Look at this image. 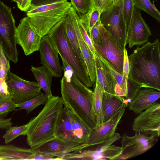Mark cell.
I'll return each mask as SVG.
<instances>
[{"label":"cell","instance_id":"cell-1","mask_svg":"<svg viewBox=\"0 0 160 160\" xmlns=\"http://www.w3.org/2000/svg\"><path fill=\"white\" fill-rule=\"evenodd\" d=\"M63 76L61 80V98L68 108L90 129L97 122L93 106V91L83 84L72 68L62 57Z\"/></svg>","mask_w":160,"mask_h":160},{"label":"cell","instance_id":"cell-2","mask_svg":"<svg viewBox=\"0 0 160 160\" xmlns=\"http://www.w3.org/2000/svg\"><path fill=\"white\" fill-rule=\"evenodd\" d=\"M128 78L141 88L160 91V43L158 38L137 47L128 56Z\"/></svg>","mask_w":160,"mask_h":160},{"label":"cell","instance_id":"cell-3","mask_svg":"<svg viewBox=\"0 0 160 160\" xmlns=\"http://www.w3.org/2000/svg\"><path fill=\"white\" fill-rule=\"evenodd\" d=\"M63 104L61 98L52 96L48 100L38 115L27 123L23 135L31 148L37 147L52 140L62 116Z\"/></svg>","mask_w":160,"mask_h":160},{"label":"cell","instance_id":"cell-4","mask_svg":"<svg viewBox=\"0 0 160 160\" xmlns=\"http://www.w3.org/2000/svg\"><path fill=\"white\" fill-rule=\"evenodd\" d=\"M47 35L57 50L72 68L78 79L88 88L92 86L86 65L74 51L67 37L63 19L54 25Z\"/></svg>","mask_w":160,"mask_h":160},{"label":"cell","instance_id":"cell-5","mask_svg":"<svg viewBox=\"0 0 160 160\" xmlns=\"http://www.w3.org/2000/svg\"><path fill=\"white\" fill-rule=\"evenodd\" d=\"M71 6L67 0L38 6H31L27 11V17L42 37L62 19Z\"/></svg>","mask_w":160,"mask_h":160},{"label":"cell","instance_id":"cell-6","mask_svg":"<svg viewBox=\"0 0 160 160\" xmlns=\"http://www.w3.org/2000/svg\"><path fill=\"white\" fill-rule=\"evenodd\" d=\"M16 36L17 28L11 9L0 1V43L7 58L15 63L18 61Z\"/></svg>","mask_w":160,"mask_h":160},{"label":"cell","instance_id":"cell-7","mask_svg":"<svg viewBox=\"0 0 160 160\" xmlns=\"http://www.w3.org/2000/svg\"><path fill=\"white\" fill-rule=\"evenodd\" d=\"M91 130L76 115L64 106L55 136L68 141L86 144Z\"/></svg>","mask_w":160,"mask_h":160},{"label":"cell","instance_id":"cell-8","mask_svg":"<svg viewBox=\"0 0 160 160\" xmlns=\"http://www.w3.org/2000/svg\"><path fill=\"white\" fill-rule=\"evenodd\" d=\"M127 107L124 103L110 119L91 130L86 148L112 145L120 140L121 136L115 131Z\"/></svg>","mask_w":160,"mask_h":160},{"label":"cell","instance_id":"cell-9","mask_svg":"<svg viewBox=\"0 0 160 160\" xmlns=\"http://www.w3.org/2000/svg\"><path fill=\"white\" fill-rule=\"evenodd\" d=\"M123 0H119L100 16L101 24L122 50L125 48L126 29L122 13Z\"/></svg>","mask_w":160,"mask_h":160},{"label":"cell","instance_id":"cell-10","mask_svg":"<svg viewBox=\"0 0 160 160\" xmlns=\"http://www.w3.org/2000/svg\"><path fill=\"white\" fill-rule=\"evenodd\" d=\"M97 42L93 44L95 52L118 72L122 75L124 51L100 24Z\"/></svg>","mask_w":160,"mask_h":160},{"label":"cell","instance_id":"cell-11","mask_svg":"<svg viewBox=\"0 0 160 160\" xmlns=\"http://www.w3.org/2000/svg\"><path fill=\"white\" fill-rule=\"evenodd\" d=\"M6 82L12 99L16 104L28 101L39 95L41 89L37 82L25 80L9 72Z\"/></svg>","mask_w":160,"mask_h":160},{"label":"cell","instance_id":"cell-12","mask_svg":"<svg viewBox=\"0 0 160 160\" xmlns=\"http://www.w3.org/2000/svg\"><path fill=\"white\" fill-rule=\"evenodd\" d=\"M121 138V152L116 160L130 159L146 152L153 147L157 139L154 136L138 132L132 136L124 134Z\"/></svg>","mask_w":160,"mask_h":160},{"label":"cell","instance_id":"cell-13","mask_svg":"<svg viewBox=\"0 0 160 160\" xmlns=\"http://www.w3.org/2000/svg\"><path fill=\"white\" fill-rule=\"evenodd\" d=\"M135 132L159 138L160 135V104L156 102L136 118L132 124Z\"/></svg>","mask_w":160,"mask_h":160},{"label":"cell","instance_id":"cell-14","mask_svg":"<svg viewBox=\"0 0 160 160\" xmlns=\"http://www.w3.org/2000/svg\"><path fill=\"white\" fill-rule=\"evenodd\" d=\"M42 37L38 33L28 17L22 19L17 28V43L26 56L39 50Z\"/></svg>","mask_w":160,"mask_h":160},{"label":"cell","instance_id":"cell-15","mask_svg":"<svg viewBox=\"0 0 160 160\" xmlns=\"http://www.w3.org/2000/svg\"><path fill=\"white\" fill-rule=\"evenodd\" d=\"M151 35L149 28L142 18L141 10L134 6L129 27L126 32V43L131 48L147 42Z\"/></svg>","mask_w":160,"mask_h":160},{"label":"cell","instance_id":"cell-16","mask_svg":"<svg viewBox=\"0 0 160 160\" xmlns=\"http://www.w3.org/2000/svg\"><path fill=\"white\" fill-rule=\"evenodd\" d=\"M121 147L114 145L96 148H88L68 153L60 160H114L120 155Z\"/></svg>","mask_w":160,"mask_h":160},{"label":"cell","instance_id":"cell-17","mask_svg":"<svg viewBox=\"0 0 160 160\" xmlns=\"http://www.w3.org/2000/svg\"><path fill=\"white\" fill-rule=\"evenodd\" d=\"M87 148L85 143L68 141L55 137L40 146L32 148L40 153L56 157L55 160H58L59 158L68 153Z\"/></svg>","mask_w":160,"mask_h":160},{"label":"cell","instance_id":"cell-18","mask_svg":"<svg viewBox=\"0 0 160 160\" xmlns=\"http://www.w3.org/2000/svg\"><path fill=\"white\" fill-rule=\"evenodd\" d=\"M38 51L40 63L48 69L53 76L61 77L62 68L59 62L58 53L47 34L42 37Z\"/></svg>","mask_w":160,"mask_h":160},{"label":"cell","instance_id":"cell-19","mask_svg":"<svg viewBox=\"0 0 160 160\" xmlns=\"http://www.w3.org/2000/svg\"><path fill=\"white\" fill-rule=\"evenodd\" d=\"M67 12L75 31L82 55L85 63L90 79L93 84L96 82V79L94 56L82 38L78 23V19L79 17L76 11L71 6Z\"/></svg>","mask_w":160,"mask_h":160},{"label":"cell","instance_id":"cell-20","mask_svg":"<svg viewBox=\"0 0 160 160\" xmlns=\"http://www.w3.org/2000/svg\"><path fill=\"white\" fill-rule=\"evenodd\" d=\"M160 97V91L150 88H141L128 103L129 110L139 114L156 102Z\"/></svg>","mask_w":160,"mask_h":160},{"label":"cell","instance_id":"cell-21","mask_svg":"<svg viewBox=\"0 0 160 160\" xmlns=\"http://www.w3.org/2000/svg\"><path fill=\"white\" fill-rule=\"evenodd\" d=\"M96 82L103 92V94L111 96H117L115 87L117 83L112 73L107 67L95 54Z\"/></svg>","mask_w":160,"mask_h":160},{"label":"cell","instance_id":"cell-22","mask_svg":"<svg viewBox=\"0 0 160 160\" xmlns=\"http://www.w3.org/2000/svg\"><path fill=\"white\" fill-rule=\"evenodd\" d=\"M33 153L32 148H25L11 144L0 145V158L1 160H29Z\"/></svg>","mask_w":160,"mask_h":160},{"label":"cell","instance_id":"cell-23","mask_svg":"<svg viewBox=\"0 0 160 160\" xmlns=\"http://www.w3.org/2000/svg\"><path fill=\"white\" fill-rule=\"evenodd\" d=\"M125 103V99L118 96L103 93L102 107V123L110 119Z\"/></svg>","mask_w":160,"mask_h":160},{"label":"cell","instance_id":"cell-24","mask_svg":"<svg viewBox=\"0 0 160 160\" xmlns=\"http://www.w3.org/2000/svg\"><path fill=\"white\" fill-rule=\"evenodd\" d=\"M31 70L41 89L48 98L52 96L51 90L53 75L46 68L42 65L36 67L31 66Z\"/></svg>","mask_w":160,"mask_h":160},{"label":"cell","instance_id":"cell-25","mask_svg":"<svg viewBox=\"0 0 160 160\" xmlns=\"http://www.w3.org/2000/svg\"><path fill=\"white\" fill-rule=\"evenodd\" d=\"M10 71L9 60L4 55L0 43V95L3 98L12 99L6 82Z\"/></svg>","mask_w":160,"mask_h":160},{"label":"cell","instance_id":"cell-26","mask_svg":"<svg viewBox=\"0 0 160 160\" xmlns=\"http://www.w3.org/2000/svg\"><path fill=\"white\" fill-rule=\"evenodd\" d=\"M62 19L64 23L66 34L72 47L82 63L86 65L82 54L75 31L71 22L67 12Z\"/></svg>","mask_w":160,"mask_h":160},{"label":"cell","instance_id":"cell-27","mask_svg":"<svg viewBox=\"0 0 160 160\" xmlns=\"http://www.w3.org/2000/svg\"><path fill=\"white\" fill-rule=\"evenodd\" d=\"M123 51L124 61L122 82L119 86L115 87V92L117 96L124 98L128 93L129 63L127 52L126 48Z\"/></svg>","mask_w":160,"mask_h":160},{"label":"cell","instance_id":"cell-28","mask_svg":"<svg viewBox=\"0 0 160 160\" xmlns=\"http://www.w3.org/2000/svg\"><path fill=\"white\" fill-rule=\"evenodd\" d=\"M93 93V106L98 126L102 123V107L103 92L96 82Z\"/></svg>","mask_w":160,"mask_h":160},{"label":"cell","instance_id":"cell-29","mask_svg":"<svg viewBox=\"0 0 160 160\" xmlns=\"http://www.w3.org/2000/svg\"><path fill=\"white\" fill-rule=\"evenodd\" d=\"M101 14L98 10L91 9H89L86 14L78 16L80 21L89 35L92 27L100 19Z\"/></svg>","mask_w":160,"mask_h":160},{"label":"cell","instance_id":"cell-30","mask_svg":"<svg viewBox=\"0 0 160 160\" xmlns=\"http://www.w3.org/2000/svg\"><path fill=\"white\" fill-rule=\"evenodd\" d=\"M134 5L139 10H142L160 22V13L154 3L150 0H132Z\"/></svg>","mask_w":160,"mask_h":160},{"label":"cell","instance_id":"cell-31","mask_svg":"<svg viewBox=\"0 0 160 160\" xmlns=\"http://www.w3.org/2000/svg\"><path fill=\"white\" fill-rule=\"evenodd\" d=\"M48 97L45 93L41 92L36 97L23 103L16 104L18 110H25L27 114L29 113L38 106L44 105Z\"/></svg>","mask_w":160,"mask_h":160},{"label":"cell","instance_id":"cell-32","mask_svg":"<svg viewBox=\"0 0 160 160\" xmlns=\"http://www.w3.org/2000/svg\"><path fill=\"white\" fill-rule=\"evenodd\" d=\"M27 128V124L19 126H10L7 129L5 133L2 136L5 143H8L18 136L23 135Z\"/></svg>","mask_w":160,"mask_h":160},{"label":"cell","instance_id":"cell-33","mask_svg":"<svg viewBox=\"0 0 160 160\" xmlns=\"http://www.w3.org/2000/svg\"><path fill=\"white\" fill-rule=\"evenodd\" d=\"M122 13L125 25L126 33L131 21L134 5L132 0H123Z\"/></svg>","mask_w":160,"mask_h":160},{"label":"cell","instance_id":"cell-34","mask_svg":"<svg viewBox=\"0 0 160 160\" xmlns=\"http://www.w3.org/2000/svg\"><path fill=\"white\" fill-rule=\"evenodd\" d=\"M17 104L11 98H2L0 95V118H4L9 113L15 110Z\"/></svg>","mask_w":160,"mask_h":160},{"label":"cell","instance_id":"cell-35","mask_svg":"<svg viewBox=\"0 0 160 160\" xmlns=\"http://www.w3.org/2000/svg\"><path fill=\"white\" fill-rule=\"evenodd\" d=\"M72 6L79 17L86 14L88 12L90 6V0H70Z\"/></svg>","mask_w":160,"mask_h":160},{"label":"cell","instance_id":"cell-36","mask_svg":"<svg viewBox=\"0 0 160 160\" xmlns=\"http://www.w3.org/2000/svg\"><path fill=\"white\" fill-rule=\"evenodd\" d=\"M113 4V0H90L89 9H97L101 13L111 7Z\"/></svg>","mask_w":160,"mask_h":160},{"label":"cell","instance_id":"cell-37","mask_svg":"<svg viewBox=\"0 0 160 160\" xmlns=\"http://www.w3.org/2000/svg\"><path fill=\"white\" fill-rule=\"evenodd\" d=\"M78 21L80 32L82 38L94 56H95V51L92 41L84 26L80 21L79 17L78 18Z\"/></svg>","mask_w":160,"mask_h":160},{"label":"cell","instance_id":"cell-38","mask_svg":"<svg viewBox=\"0 0 160 160\" xmlns=\"http://www.w3.org/2000/svg\"><path fill=\"white\" fill-rule=\"evenodd\" d=\"M95 54L107 67L114 76L117 83L115 87L119 86L121 84L122 82V75L120 74L117 72L106 60L100 56L96 52H95Z\"/></svg>","mask_w":160,"mask_h":160},{"label":"cell","instance_id":"cell-39","mask_svg":"<svg viewBox=\"0 0 160 160\" xmlns=\"http://www.w3.org/2000/svg\"><path fill=\"white\" fill-rule=\"evenodd\" d=\"M33 153L29 159V160H55L56 157H53L47 154L40 153L32 148Z\"/></svg>","mask_w":160,"mask_h":160},{"label":"cell","instance_id":"cell-40","mask_svg":"<svg viewBox=\"0 0 160 160\" xmlns=\"http://www.w3.org/2000/svg\"><path fill=\"white\" fill-rule=\"evenodd\" d=\"M100 23V19L92 27L89 34L93 44L96 43L98 39L99 35V27Z\"/></svg>","mask_w":160,"mask_h":160},{"label":"cell","instance_id":"cell-41","mask_svg":"<svg viewBox=\"0 0 160 160\" xmlns=\"http://www.w3.org/2000/svg\"><path fill=\"white\" fill-rule=\"evenodd\" d=\"M64 0H32L31 6H38L62 1Z\"/></svg>","mask_w":160,"mask_h":160},{"label":"cell","instance_id":"cell-42","mask_svg":"<svg viewBox=\"0 0 160 160\" xmlns=\"http://www.w3.org/2000/svg\"><path fill=\"white\" fill-rule=\"evenodd\" d=\"M11 118H0V129H7L12 124Z\"/></svg>","mask_w":160,"mask_h":160},{"label":"cell","instance_id":"cell-43","mask_svg":"<svg viewBox=\"0 0 160 160\" xmlns=\"http://www.w3.org/2000/svg\"><path fill=\"white\" fill-rule=\"evenodd\" d=\"M32 0H22L20 6L18 8L21 11L27 12L31 4Z\"/></svg>","mask_w":160,"mask_h":160},{"label":"cell","instance_id":"cell-44","mask_svg":"<svg viewBox=\"0 0 160 160\" xmlns=\"http://www.w3.org/2000/svg\"><path fill=\"white\" fill-rule=\"evenodd\" d=\"M15 2L17 3V6L18 7V8L21 3V2L22 1V0H12Z\"/></svg>","mask_w":160,"mask_h":160},{"label":"cell","instance_id":"cell-45","mask_svg":"<svg viewBox=\"0 0 160 160\" xmlns=\"http://www.w3.org/2000/svg\"><path fill=\"white\" fill-rule=\"evenodd\" d=\"M114 0V4H115V3H117L119 0Z\"/></svg>","mask_w":160,"mask_h":160},{"label":"cell","instance_id":"cell-46","mask_svg":"<svg viewBox=\"0 0 160 160\" xmlns=\"http://www.w3.org/2000/svg\"><path fill=\"white\" fill-rule=\"evenodd\" d=\"M154 0L156 2H157L158 1V0H153V3H154Z\"/></svg>","mask_w":160,"mask_h":160},{"label":"cell","instance_id":"cell-47","mask_svg":"<svg viewBox=\"0 0 160 160\" xmlns=\"http://www.w3.org/2000/svg\"><path fill=\"white\" fill-rule=\"evenodd\" d=\"M0 160H1V158H0Z\"/></svg>","mask_w":160,"mask_h":160}]
</instances>
